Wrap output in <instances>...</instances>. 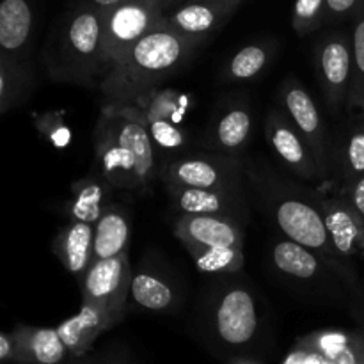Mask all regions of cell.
Returning <instances> with one entry per match:
<instances>
[{
	"label": "cell",
	"instance_id": "obj_1",
	"mask_svg": "<svg viewBox=\"0 0 364 364\" xmlns=\"http://www.w3.org/2000/svg\"><path fill=\"white\" fill-rule=\"evenodd\" d=\"M245 181L258 196L281 237L316 252L345 281L354 297L364 299V288L355 269L341 262L334 251L316 191L287 178L263 159H245Z\"/></svg>",
	"mask_w": 364,
	"mask_h": 364
},
{
	"label": "cell",
	"instance_id": "obj_2",
	"mask_svg": "<svg viewBox=\"0 0 364 364\" xmlns=\"http://www.w3.org/2000/svg\"><path fill=\"white\" fill-rule=\"evenodd\" d=\"M92 141L98 173L114 191L146 192L159 176L141 109L103 105Z\"/></svg>",
	"mask_w": 364,
	"mask_h": 364
},
{
	"label": "cell",
	"instance_id": "obj_3",
	"mask_svg": "<svg viewBox=\"0 0 364 364\" xmlns=\"http://www.w3.org/2000/svg\"><path fill=\"white\" fill-rule=\"evenodd\" d=\"M191 50L188 39L167 28L149 32L103 78L100 91L105 105L144 109L159 85L185 66Z\"/></svg>",
	"mask_w": 364,
	"mask_h": 364
},
{
	"label": "cell",
	"instance_id": "obj_4",
	"mask_svg": "<svg viewBox=\"0 0 364 364\" xmlns=\"http://www.w3.org/2000/svg\"><path fill=\"white\" fill-rule=\"evenodd\" d=\"M45 70L57 84L100 87L109 73L103 55L102 18L91 11L73 16L60 41L45 55Z\"/></svg>",
	"mask_w": 364,
	"mask_h": 364
},
{
	"label": "cell",
	"instance_id": "obj_5",
	"mask_svg": "<svg viewBox=\"0 0 364 364\" xmlns=\"http://www.w3.org/2000/svg\"><path fill=\"white\" fill-rule=\"evenodd\" d=\"M205 326L210 338L228 350H242L258 340L263 311L245 281H220L206 301Z\"/></svg>",
	"mask_w": 364,
	"mask_h": 364
},
{
	"label": "cell",
	"instance_id": "obj_6",
	"mask_svg": "<svg viewBox=\"0 0 364 364\" xmlns=\"http://www.w3.org/2000/svg\"><path fill=\"white\" fill-rule=\"evenodd\" d=\"M159 178L164 187L244 191L245 159L203 149L196 153H183L166 160L159 167Z\"/></svg>",
	"mask_w": 364,
	"mask_h": 364
},
{
	"label": "cell",
	"instance_id": "obj_7",
	"mask_svg": "<svg viewBox=\"0 0 364 364\" xmlns=\"http://www.w3.org/2000/svg\"><path fill=\"white\" fill-rule=\"evenodd\" d=\"M255 132V112L245 95L226 96L213 109L199 141L203 151L242 156L251 144Z\"/></svg>",
	"mask_w": 364,
	"mask_h": 364
},
{
	"label": "cell",
	"instance_id": "obj_8",
	"mask_svg": "<svg viewBox=\"0 0 364 364\" xmlns=\"http://www.w3.org/2000/svg\"><path fill=\"white\" fill-rule=\"evenodd\" d=\"M269 256L274 272L294 287L313 291H331L336 287L347 288L345 281L334 272L326 259L320 258L311 249L295 244L288 238H274Z\"/></svg>",
	"mask_w": 364,
	"mask_h": 364
},
{
	"label": "cell",
	"instance_id": "obj_9",
	"mask_svg": "<svg viewBox=\"0 0 364 364\" xmlns=\"http://www.w3.org/2000/svg\"><path fill=\"white\" fill-rule=\"evenodd\" d=\"M277 105L287 112L291 123L308 142L323 176H329V132L318 105L297 77L290 75L281 80L277 89Z\"/></svg>",
	"mask_w": 364,
	"mask_h": 364
},
{
	"label": "cell",
	"instance_id": "obj_10",
	"mask_svg": "<svg viewBox=\"0 0 364 364\" xmlns=\"http://www.w3.org/2000/svg\"><path fill=\"white\" fill-rule=\"evenodd\" d=\"M132 276L130 255L95 259L80 279L82 301L100 304L119 323L128 313Z\"/></svg>",
	"mask_w": 364,
	"mask_h": 364
},
{
	"label": "cell",
	"instance_id": "obj_11",
	"mask_svg": "<svg viewBox=\"0 0 364 364\" xmlns=\"http://www.w3.org/2000/svg\"><path fill=\"white\" fill-rule=\"evenodd\" d=\"M267 144L276 156L277 162L290 171L295 178L304 181L323 180V174L316 164L315 155L309 149L308 142L295 128L290 117L279 105L270 107L263 121Z\"/></svg>",
	"mask_w": 364,
	"mask_h": 364
},
{
	"label": "cell",
	"instance_id": "obj_12",
	"mask_svg": "<svg viewBox=\"0 0 364 364\" xmlns=\"http://www.w3.org/2000/svg\"><path fill=\"white\" fill-rule=\"evenodd\" d=\"M316 77L322 89L323 102L331 116L345 114L350 98L352 77H354V53L352 39L343 36L323 39L315 55Z\"/></svg>",
	"mask_w": 364,
	"mask_h": 364
},
{
	"label": "cell",
	"instance_id": "obj_13",
	"mask_svg": "<svg viewBox=\"0 0 364 364\" xmlns=\"http://www.w3.org/2000/svg\"><path fill=\"white\" fill-rule=\"evenodd\" d=\"M320 212L333 247L340 259L354 267V259L364 255V223L343 192L329 194L316 191Z\"/></svg>",
	"mask_w": 364,
	"mask_h": 364
},
{
	"label": "cell",
	"instance_id": "obj_14",
	"mask_svg": "<svg viewBox=\"0 0 364 364\" xmlns=\"http://www.w3.org/2000/svg\"><path fill=\"white\" fill-rule=\"evenodd\" d=\"M180 301V284L162 265L144 259L139 263L137 269H134L128 309L164 315L173 313Z\"/></svg>",
	"mask_w": 364,
	"mask_h": 364
},
{
	"label": "cell",
	"instance_id": "obj_15",
	"mask_svg": "<svg viewBox=\"0 0 364 364\" xmlns=\"http://www.w3.org/2000/svg\"><path fill=\"white\" fill-rule=\"evenodd\" d=\"M174 208L180 215L228 217L245 224L249 205L244 191H210V188L166 187Z\"/></svg>",
	"mask_w": 364,
	"mask_h": 364
},
{
	"label": "cell",
	"instance_id": "obj_16",
	"mask_svg": "<svg viewBox=\"0 0 364 364\" xmlns=\"http://www.w3.org/2000/svg\"><path fill=\"white\" fill-rule=\"evenodd\" d=\"M153 18L146 6L127 4L114 7L112 14L103 21V55L109 71L127 55L128 50L153 32Z\"/></svg>",
	"mask_w": 364,
	"mask_h": 364
},
{
	"label": "cell",
	"instance_id": "obj_17",
	"mask_svg": "<svg viewBox=\"0 0 364 364\" xmlns=\"http://www.w3.org/2000/svg\"><path fill=\"white\" fill-rule=\"evenodd\" d=\"M174 237L183 247L244 249L245 224L228 217L178 215Z\"/></svg>",
	"mask_w": 364,
	"mask_h": 364
},
{
	"label": "cell",
	"instance_id": "obj_18",
	"mask_svg": "<svg viewBox=\"0 0 364 364\" xmlns=\"http://www.w3.org/2000/svg\"><path fill=\"white\" fill-rule=\"evenodd\" d=\"M338 187L364 174V114H345L331 137L329 174Z\"/></svg>",
	"mask_w": 364,
	"mask_h": 364
},
{
	"label": "cell",
	"instance_id": "obj_19",
	"mask_svg": "<svg viewBox=\"0 0 364 364\" xmlns=\"http://www.w3.org/2000/svg\"><path fill=\"white\" fill-rule=\"evenodd\" d=\"M114 326H117V322L105 308L95 302L82 301L80 311L60 322L55 329L68 354L73 359H82L89 354L95 341Z\"/></svg>",
	"mask_w": 364,
	"mask_h": 364
},
{
	"label": "cell",
	"instance_id": "obj_20",
	"mask_svg": "<svg viewBox=\"0 0 364 364\" xmlns=\"http://www.w3.org/2000/svg\"><path fill=\"white\" fill-rule=\"evenodd\" d=\"M11 333L16 343L14 364H63L70 355L57 329L18 323Z\"/></svg>",
	"mask_w": 364,
	"mask_h": 364
},
{
	"label": "cell",
	"instance_id": "obj_21",
	"mask_svg": "<svg viewBox=\"0 0 364 364\" xmlns=\"http://www.w3.org/2000/svg\"><path fill=\"white\" fill-rule=\"evenodd\" d=\"M52 251L64 269L80 281L95 262V226L70 220L53 238Z\"/></svg>",
	"mask_w": 364,
	"mask_h": 364
},
{
	"label": "cell",
	"instance_id": "obj_22",
	"mask_svg": "<svg viewBox=\"0 0 364 364\" xmlns=\"http://www.w3.org/2000/svg\"><path fill=\"white\" fill-rule=\"evenodd\" d=\"M132 238V212L112 201L95 224V259L128 255Z\"/></svg>",
	"mask_w": 364,
	"mask_h": 364
},
{
	"label": "cell",
	"instance_id": "obj_23",
	"mask_svg": "<svg viewBox=\"0 0 364 364\" xmlns=\"http://www.w3.org/2000/svg\"><path fill=\"white\" fill-rule=\"evenodd\" d=\"M114 188L102 174H89L71 183V199L66 203V215L75 223L95 226L107 206L112 203Z\"/></svg>",
	"mask_w": 364,
	"mask_h": 364
},
{
	"label": "cell",
	"instance_id": "obj_24",
	"mask_svg": "<svg viewBox=\"0 0 364 364\" xmlns=\"http://www.w3.org/2000/svg\"><path fill=\"white\" fill-rule=\"evenodd\" d=\"M299 340L320 352L331 364H364V329H322Z\"/></svg>",
	"mask_w": 364,
	"mask_h": 364
},
{
	"label": "cell",
	"instance_id": "obj_25",
	"mask_svg": "<svg viewBox=\"0 0 364 364\" xmlns=\"http://www.w3.org/2000/svg\"><path fill=\"white\" fill-rule=\"evenodd\" d=\"M32 11L27 0H4L0 4V46L2 55L27 60L25 52L31 39Z\"/></svg>",
	"mask_w": 364,
	"mask_h": 364
},
{
	"label": "cell",
	"instance_id": "obj_26",
	"mask_svg": "<svg viewBox=\"0 0 364 364\" xmlns=\"http://www.w3.org/2000/svg\"><path fill=\"white\" fill-rule=\"evenodd\" d=\"M36 87L34 68L28 60L2 55L0 59V114L21 107Z\"/></svg>",
	"mask_w": 364,
	"mask_h": 364
},
{
	"label": "cell",
	"instance_id": "obj_27",
	"mask_svg": "<svg viewBox=\"0 0 364 364\" xmlns=\"http://www.w3.org/2000/svg\"><path fill=\"white\" fill-rule=\"evenodd\" d=\"M274 57V50L270 45H247L244 48L233 53L230 60L224 66L220 82L223 84H244L258 78L267 71Z\"/></svg>",
	"mask_w": 364,
	"mask_h": 364
},
{
	"label": "cell",
	"instance_id": "obj_28",
	"mask_svg": "<svg viewBox=\"0 0 364 364\" xmlns=\"http://www.w3.org/2000/svg\"><path fill=\"white\" fill-rule=\"evenodd\" d=\"M196 269L208 276H235L244 269V249L233 247H185Z\"/></svg>",
	"mask_w": 364,
	"mask_h": 364
},
{
	"label": "cell",
	"instance_id": "obj_29",
	"mask_svg": "<svg viewBox=\"0 0 364 364\" xmlns=\"http://www.w3.org/2000/svg\"><path fill=\"white\" fill-rule=\"evenodd\" d=\"M217 23H219V14H217L215 7L206 6V4H191L174 13V16L171 18L173 27L167 31L185 39L201 38V36L212 32Z\"/></svg>",
	"mask_w": 364,
	"mask_h": 364
},
{
	"label": "cell",
	"instance_id": "obj_30",
	"mask_svg": "<svg viewBox=\"0 0 364 364\" xmlns=\"http://www.w3.org/2000/svg\"><path fill=\"white\" fill-rule=\"evenodd\" d=\"M142 114V112H141ZM144 119V117H142ZM148 134L151 137L153 146L164 153H178L183 155V149L191 144L188 132L183 127L169 119H151L144 121Z\"/></svg>",
	"mask_w": 364,
	"mask_h": 364
},
{
	"label": "cell",
	"instance_id": "obj_31",
	"mask_svg": "<svg viewBox=\"0 0 364 364\" xmlns=\"http://www.w3.org/2000/svg\"><path fill=\"white\" fill-rule=\"evenodd\" d=\"M354 53V77H352L350 98L345 114H364V16L358 20L352 34Z\"/></svg>",
	"mask_w": 364,
	"mask_h": 364
},
{
	"label": "cell",
	"instance_id": "obj_32",
	"mask_svg": "<svg viewBox=\"0 0 364 364\" xmlns=\"http://www.w3.org/2000/svg\"><path fill=\"white\" fill-rule=\"evenodd\" d=\"M323 0H297L295 2V28L297 32H306L315 28L322 13Z\"/></svg>",
	"mask_w": 364,
	"mask_h": 364
},
{
	"label": "cell",
	"instance_id": "obj_33",
	"mask_svg": "<svg viewBox=\"0 0 364 364\" xmlns=\"http://www.w3.org/2000/svg\"><path fill=\"white\" fill-rule=\"evenodd\" d=\"M281 364H331V363L327 361L320 352H316L315 348L304 345L297 338L294 347L290 348V352H288V355L283 359V363Z\"/></svg>",
	"mask_w": 364,
	"mask_h": 364
},
{
	"label": "cell",
	"instance_id": "obj_34",
	"mask_svg": "<svg viewBox=\"0 0 364 364\" xmlns=\"http://www.w3.org/2000/svg\"><path fill=\"white\" fill-rule=\"evenodd\" d=\"M340 191L347 196V199L352 203V206L358 210V213L361 215L364 223V174L359 176L358 180L340 185Z\"/></svg>",
	"mask_w": 364,
	"mask_h": 364
},
{
	"label": "cell",
	"instance_id": "obj_35",
	"mask_svg": "<svg viewBox=\"0 0 364 364\" xmlns=\"http://www.w3.org/2000/svg\"><path fill=\"white\" fill-rule=\"evenodd\" d=\"M16 358V343H14L13 333L0 334V361L13 363Z\"/></svg>",
	"mask_w": 364,
	"mask_h": 364
},
{
	"label": "cell",
	"instance_id": "obj_36",
	"mask_svg": "<svg viewBox=\"0 0 364 364\" xmlns=\"http://www.w3.org/2000/svg\"><path fill=\"white\" fill-rule=\"evenodd\" d=\"M355 6H358V0H327V7L336 16H343V14L350 13Z\"/></svg>",
	"mask_w": 364,
	"mask_h": 364
},
{
	"label": "cell",
	"instance_id": "obj_37",
	"mask_svg": "<svg viewBox=\"0 0 364 364\" xmlns=\"http://www.w3.org/2000/svg\"><path fill=\"white\" fill-rule=\"evenodd\" d=\"M96 364H135V363L130 361V359H128L127 355L114 354V355H110V358L103 359V361H100V359H96Z\"/></svg>",
	"mask_w": 364,
	"mask_h": 364
},
{
	"label": "cell",
	"instance_id": "obj_38",
	"mask_svg": "<svg viewBox=\"0 0 364 364\" xmlns=\"http://www.w3.org/2000/svg\"><path fill=\"white\" fill-rule=\"evenodd\" d=\"M230 364H262V363L256 361V359L252 358H245V355H235V358H231Z\"/></svg>",
	"mask_w": 364,
	"mask_h": 364
},
{
	"label": "cell",
	"instance_id": "obj_39",
	"mask_svg": "<svg viewBox=\"0 0 364 364\" xmlns=\"http://www.w3.org/2000/svg\"><path fill=\"white\" fill-rule=\"evenodd\" d=\"M95 2L102 7H114V6H119V4L124 2V0H95Z\"/></svg>",
	"mask_w": 364,
	"mask_h": 364
},
{
	"label": "cell",
	"instance_id": "obj_40",
	"mask_svg": "<svg viewBox=\"0 0 364 364\" xmlns=\"http://www.w3.org/2000/svg\"><path fill=\"white\" fill-rule=\"evenodd\" d=\"M70 364H96V359H89V358L73 359V363H70Z\"/></svg>",
	"mask_w": 364,
	"mask_h": 364
},
{
	"label": "cell",
	"instance_id": "obj_41",
	"mask_svg": "<svg viewBox=\"0 0 364 364\" xmlns=\"http://www.w3.org/2000/svg\"><path fill=\"white\" fill-rule=\"evenodd\" d=\"M2 364H11V363H2Z\"/></svg>",
	"mask_w": 364,
	"mask_h": 364
}]
</instances>
